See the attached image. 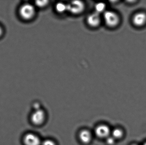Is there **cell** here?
<instances>
[{
  "label": "cell",
  "instance_id": "6da1fadb",
  "mask_svg": "<svg viewBox=\"0 0 146 145\" xmlns=\"http://www.w3.org/2000/svg\"><path fill=\"white\" fill-rule=\"evenodd\" d=\"M104 19L106 24L110 27L117 26L120 22L119 16L117 13L112 11H106L104 13Z\"/></svg>",
  "mask_w": 146,
  "mask_h": 145
},
{
  "label": "cell",
  "instance_id": "7a4b0ae2",
  "mask_svg": "<svg viewBox=\"0 0 146 145\" xmlns=\"http://www.w3.org/2000/svg\"><path fill=\"white\" fill-rule=\"evenodd\" d=\"M36 10L35 7L30 3L23 4L19 9V14L21 17L26 20L31 19L35 16Z\"/></svg>",
  "mask_w": 146,
  "mask_h": 145
},
{
  "label": "cell",
  "instance_id": "3957f363",
  "mask_svg": "<svg viewBox=\"0 0 146 145\" xmlns=\"http://www.w3.org/2000/svg\"><path fill=\"white\" fill-rule=\"evenodd\" d=\"M68 11L73 14H79L84 11L85 4L81 1H75L67 4Z\"/></svg>",
  "mask_w": 146,
  "mask_h": 145
},
{
  "label": "cell",
  "instance_id": "277c9868",
  "mask_svg": "<svg viewBox=\"0 0 146 145\" xmlns=\"http://www.w3.org/2000/svg\"><path fill=\"white\" fill-rule=\"evenodd\" d=\"M45 113L41 109L36 110L32 115L31 120L33 124L39 125L44 121L45 119Z\"/></svg>",
  "mask_w": 146,
  "mask_h": 145
},
{
  "label": "cell",
  "instance_id": "5b68a950",
  "mask_svg": "<svg viewBox=\"0 0 146 145\" xmlns=\"http://www.w3.org/2000/svg\"><path fill=\"white\" fill-rule=\"evenodd\" d=\"M86 20L88 24L91 27H98L101 22L100 14L95 12L92 13L88 16Z\"/></svg>",
  "mask_w": 146,
  "mask_h": 145
},
{
  "label": "cell",
  "instance_id": "8992f818",
  "mask_svg": "<svg viewBox=\"0 0 146 145\" xmlns=\"http://www.w3.org/2000/svg\"><path fill=\"white\" fill-rule=\"evenodd\" d=\"M23 141L25 145H40L42 144L39 138L33 133L27 134L25 135Z\"/></svg>",
  "mask_w": 146,
  "mask_h": 145
},
{
  "label": "cell",
  "instance_id": "52a82bcc",
  "mask_svg": "<svg viewBox=\"0 0 146 145\" xmlns=\"http://www.w3.org/2000/svg\"><path fill=\"white\" fill-rule=\"evenodd\" d=\"M134 24L138 27L143 26L146 23V14L143 12H139L134 15L133 18Z\"/></svg>",
  "mask_w": 146,
  "mask_h": 145
},
{
  "label": "cell",
  "instance_id": "ba28073f",
  "mask_svg": "<svg viewBox=\"0 0 146 145\" xmlns=\"http://www.w3.org/2000/svg\"><path fill=\"white\" fill-rule=\"evenodd\" d=\"M95 133L96 135L99 138H107L110 134L111 130L106 125H101L97 127Z\"/></svg>",
  "mask_w": 146,
  "mask_h": 145
},
{
  "label": "cell",
  "instance_id": "9c48e42d",
  "mask_svg": "<svg viewBox=\"0 0 146 145\" xmlns=\"http://www.w3.org/2000/svg\"><path fill=\"white\" fill-rule=\"evenodd\" d=\"M79 138L82 143L88 144L92 140V135L88 130H83L79 134Z\"/></svg>",
  "mask_w": 146,
  "mask_h": 145
},
{
  "label": "cell",
  "instance_id": "30bf717a",
  "mask_svg": "<svg viewBox=\"0 0 146 145\" xmlns=\"http://www.w3.org/2000/svg\"><path fill=\"white\" fill-rule=\"evenodd\" d=\"M111 134V136L115 139H119L123 137L124 132L121 129L116 128L112 130Z\"/></svg>",
  "mask_w": 146,
  "mask_h": 145
},
{
  "label": "cell",
  "instance_id": "8fae6325",
  "mask_svg": "<svg viewBox=\"0 0 146 145\" xmlns=\"http://www.w3.org/2000/svg\"><path fill=\"white\" fill-rule=\"evenodd\" d=\"M56 10L60 13L65 12L68 11L67 4L62 2L58 3L56 5Z\"/></svg>",
  "mask_w": 146,
  "mask_h": 145
},
{
  "label": "cell",
  "instance_id": "7c38bea8",
  "mask_svg": "<svg viewBox=\"0 0 146 145\" xmlns=\"http://www.w3.org/2000/svg\"><path fill=\"white\" fill-rule=\"evenodd\" d=\"M106 4L104 3H98L95 6V12L100 14L101 13L104 12L106 10Z\"/></svg>",
  "mask_w": 146,
  "mask_h": 145
},
{
  "label": "cell",
  "instance_id": "4fadbf2b",
  "mask_svg": "<svg viewBox=\"0 0 146 145\" xmlns=\"http://www.w3.org/2000/svg\"><path fill=\"white\" fill-rule=\"evenodd\" d=\"M36 5L38 7L42 8L46 7L48 3V1H38L35 2Z\"/></svg>",
  "mask_w": 146,
  "mask_h": 145
},
{
  "label": "cell",
  "instance_id": "5bb4252c",
  "mask_svg": "<svg viewBox=\"0 0 146 145\" xmlns=\"http://www.w3.org/2000/svg\"><path fill=\"white\" fill-rule=\"evenodd\" d=\"M106 143L109 145H113L115 144V139L112 136H110L106 138Z\"/></svg>",
  "mask_w": 146,
  "mask_h": 145
},
{
  "label": "cell",
  "instance_id": "9a60e30c",
  "mask_svg": "<svg viewBox=\"0 0 146 145\" xmlns=\"http://www.w3.org/2000/svg\"><path fill=\"white\" fill-rule=\"evenodd\" d=\"M42 145H56L55 143L50 140H44L42 143Z\"/></svg>",
  "mask_w": 146,
  "mask_h": 145
},
{
  "label": "cell",
  "instance_id": "2e32d148",
  "mask_svg": "<svg viewBox=\"0 0 146 145\" xmlns=\"http://www.w3.org/2000/svg\"><path fill=\"white\" fill-rule=\"evenodd\" d=\"M3 33V30L2 29L1 26H0V36Z\"/></svg>",
  "mask_w": 146,
  "mask_h": 145
},
{
  "label": "cell",
  "instance_id": "e0dca14e",
  "mask_svg": "<svg viewBox=\"0 0 146 145\" xmlns=\"http://www.w3.org/2000/svg\"><path fill=\"white\" fill-rule=\"evenodd\" d=\"M139 145L138 144H131V145Z\"/></svg>",
  "mask_w": 146,
  "mask_h": 145
},
{
  "label": "cell",
  "instance_id": "ac0fdd59",
  "mask_svg": "<svg viewBox=\"0 0 146 145\" xmlns=\"http://www.w3.org/2000/svg\"><path fill=\"white\" fill-rule=\"evenodd\" d=\"M143 145H146V142L144 143V144H143Z\"/></svg>",
  "mask_w": 146,
  "mask_h": 145
}]
</instances>
